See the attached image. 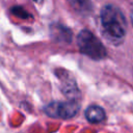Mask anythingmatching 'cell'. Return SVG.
Wrapping results in <instances>:
<instances>
[{
  "instance_id": "1",
  "label": "cell",
  "mask_w": 133,
  "mask_h": 133,
  "mask_svg": "<svg viewBox=\"0 0 133 133\" xmlns=\"http://www.w3.org/2000/svg\"><path fill=\"white\" fill-rule=\"evenodd\" d=\"M103 34L112 44H119L126 34V19L116 6L107 4L101 10Z\"/></svg>"
},
{
  "instance_id": "2",
  "label": "cell",
  "mask_w": 133,
  "mask_h": 133,
  "mask_svg": "<svg viewBox=\"0 0 133 133\" xmlns=\"http://www.w3.org/2000/svg\"><path fill=\"white\" fill-rule=\"evenodd\" d=\"M78 47L88 57L99 60L106 56V49L103 44L88 30H82L78 35Z\"/></svg>"
},
{
  "instance_id": "3",
  "label": "cell",
  "mask_w": 133,
  "mask_h": 133,
  "mask_svg": "<svg viewBox=\"0 0 133 133\" xmlns=\"http://www.w3.org/2000/svg\"><path fill=\"white\" fill-rule=\"evenodd\" d=\"M79 110V105L76 101L68 102H52L45 108L47 115L55 118H71L76 115Z\"/></svg>"
},
{
  "instance_id": "4",
  "label": "cell",
  "mask_w": 133,
  "mask_h": 133,
  "mask_svg": "<svg viewBox=\"0 0 133 133\" xmlns=\"http://www.w3.org/2000/svg\"><path fill=\"white\" fill-rule=\"evenodd\" d=\"M85 116L90 123H99L105 118V111L101 107L92 105L86 109Z\"/></svg>"
},
{
  "instance_id": "5",
  "label": "cell",
  "mask_w": 133,
  "mask_h": 133,
  "mask_svg": "<svg viewBox=\"0 0 133 133\" xmlns=\"http://www.w3.org/2000/svg\"><path fill=\"white\" fill-rule=\"evenodd\" d=\"M72 7L79 12H86L90 9L89 0H68Z\"/></svg>"
},
{
  "instance_id": "6",
  "label": "cell",
  "mask_w": 133,
  "mask_h": 133,
  "mask_svg": "<svg viewBox=\"0 0 133 133\" xmlns=\"http://www.w3.org/2000/svg\"><path fill=\"white\" fill-rule=\"evenodd\" d=\"M35 2H37V3H42L43 2V0H34Z\"/></svg>"
},
{
  "instance_id": "7",
  "label": "cell",
  "mask_w": 133,
  "mask_h": 133,
  "mask_svg": "<svg viewBox=\"0 0 133 133\" xmlns=\"http://www.w3.org/2000/svg\"><path fill=\"white\" fill-rule=\"evenodd\" d=\"M128 1H129V2H130L132 5H133V0H128Z\"/></svg>"
},
{
  "instance_id": "8",
  "label": "cell",
  "mask_w": 133,
  "mask_h": 133,
  "mask_svg": "<svg viewBox=\"0 0 133 133\" xmlns=\"http://www.w3.org/2000/svg\"><path fill=\"white\" fill-rule=\"evenodd\" d=\"M131 19H132V24H133V12H132V16H131Z\"/></svg>"
}]
</instances>
